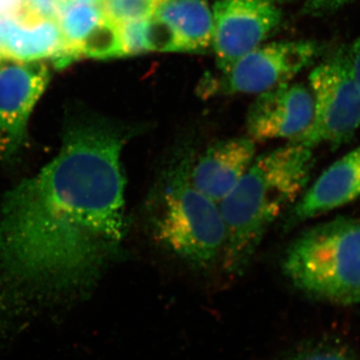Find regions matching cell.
<instances>
[{
    "label": "cell",
    "mask_w": 360,
    "mask_h": 360,
    "mask_svg": "<svg viewBox=\"0 0 360 360\" xmlns=\"http://www.w3.org/2000/svg\"><path fill=\"white\" fill-rule=\"evenodd\" d=\"M127 129L80 120L56 156L0 200V290L53 296L87 290L127 234Z\"/></svg>",
    "instance_id": "cell-1"
},
{
    "label": "cell",
    "mask_w": 360,
    "mask_h": 360,
    "mask_svg": "<svg viewBox=\"0 0 360 360\" xmlns=\"http://www.w3.org/2000/svg\"><path fill=\"white\" fill-rule=\"evenodd\" d=\"M314 167L311 148L288 143L255 158L243 179L219 203L225 227L224 269L240 274L270 225L304 191Z\"/></svg>",
    "instance_id": "cell-2"
},
{
    "label": "cell",
    "mask_w": 360,
    "mask_h": 360,
    "mask_svg": "<svg viewBox=\"0 0 360 360\" xmlns=\"http://www.w3.org/2000/svg\"><path fill=\"white\" fill-rule=\"evenodd\" d=\"M184 156L161 175L149 194L146 219L156 243L195 269H206L222 255L225 227L219 205L189 179Z\"/></svg>",
    "instance_id": "cell-3"
},
{
    "label": "cell",
    "mask_w": 360,
    "mask_h": 360,
    "mask_svg": "<svg viewBox=\"0 0 360 360\" xmlns=\"http://www.w3.org/2000/svg\"><path fill=\"white\" fill-rule=\"evenodd\" d=\"M284 274L305 295L360 302V219H338L303 232L286 251Z\"/></svg>",
    "instance_id": "cell-4"
},
{
    "label": "cell",
    "mask_w": 360,
    "mask_h": 360,
    "mask_svg": "<svg viewBox=\"0 0 360 360\" xmlns=\"http://www.w3.org/2000/svg\"><path fill=\"white\" fill-rule=\"evenodd\" d=\"M314 101V123L302 146L338 144L360 129V87L352 75L347 51H340L309 75Z\"/></svg>",
    "instance_id": "cell-5"
},
{
    "label": "cell",
    "mask_w": 360,
    "mask_h": 360,
    "mask_svg": "<svg viewBox=\"0 0 360 360\" xmlns=\"http://www.w3.org/2000/svg\"><path fill=\"white\" fill-rule=\"evenodd\" d=\"M321 47L309 40L272 42L260 45L220 70L219 77L205 80L202 96L260 94L290 82L300 71L314 63Z\"/></svg>",
    "instance_id": "cell-6"
},
{
    "label": "cell",
    "mask_w": 360,
    "mask_h": 360,
    "mask_svg": "<svg viewBox=\"0 0 360 360\" xmlns=\"http://www.w3.org/2000/svg\"><path fill=\"white\" fill-rule=\"evenodd\" d=\"M212 11V49L220 70L260 46L283 20L271 0H217Z\"/></svg>",
    "instance_id": "cell-7"
},
{
    "label": "cell",
    "mask_w": 360,
    "mask_h": 360,
    "mask_svg": "<svg viewBox=\"0 0 360 360\" xmlns=\"http://www.w3.org/2000/svg\"><path fill=\"white\" fill-rule=\"evenodd\" d=\"M49 80V68L39 60L0 59V161L20 153L30 113Z\"/></svg>",
    "instance_id": "cell-8"
},
{
    "label": "cell",
    "mask_w": 360,
    "mask_h": 360,
    "mask_svg": "<svg viewBox=\"0 0 360 360\" xmlns=\"http://www.w3.org/2000/svg\"><path fill=\"white\" fill-rule=\"evenodd\" d=\"M311 90L302 84H286L258 94L246 115L248 136L255 142L286 141L302 144L314 123Z\"/></svg>",
    "instance_id": "cell-9"
},
{
    "label": "cell",
    "mask_w": 360,
    "mask_h": 360,
    "mask_svg": "<svg viewBox=\"0 0 360 360\" xmlns=\"http://www.w3.org/2000/svg\"><path fill=\"white\" fill-rule=\"evenodd\" d=\"M257 142L248 137L222 139L189 160V179L200 193L219 205L257 158Z\"/></svg>",
    "instance_id": "cell-10"
},
{
    "label": "cell",
    "mask_w": 360,
    "mask_h": 360,
    "mask_svg": "<svg viewBox=\"0 0 360 360\" xmlns=\"http://www.w3.org/2000/svg\"><path fill=\"white\" fill-rule=\"evenodd\" d=\"M0 53L21 61L52 58L61 68L73 61L58 21L21 15L0 16Z\"/></svg>",
    "instance_id": "cell-11"
},
{
    "label": "cell",
    "mask_w": 360,
    "mask_h": 360,
    "mask_svg": "<svg viewBox=\"0 0 360 360\" xmlns=\"http://www.w3.org/2000/svg\"><path fill=\"white\" fill-rule=\"evenodd\" d=\"M360 196V146L336 160L315 180L300 201L290 219L303 221L347 205Z\"/></svg>",
    "instance_id": "cell-12"
},
{
    "label": "cell",
    "mask_w": 360,
    "mask_h": 360,
    "mask_svg": "<svg viewBox=\"0 0 360 360\" xmlns=\"http://www.w3.org/2000/svg\"><path fill=\"white\" fill-rule=\"evenodd\" d=\"M153 15L174 28L184 52L202 53L212 49V11L207 0H162Z\"/></svg>",
    "instance_id": "cell-13"
},
{
    "label": "cell",
    "mask_w": 360,
    "mask_h": 360,
    "mask_svg": "<svg viewBox=\"0 0 360 360\" xmlns=\"http://www.w3.org/2000/svg\"><path fill=\"white\" fill-rule=\"evenodd\" d=\"M104 18L101 6L70 1L59 18L58 23L66 49L73 60L79 58L78 49L85 37Z\"/></svg>",
    "instance_id": "cell-14"
},
{
    "label": "cell",
    "mask_w": 360,
    "mask_h": 360,
    "mask_svg": "<svg viewBox=\"0 0 360 360\" xmlns=\"http://www.w3.org/2000/svg\"><path fill=\"white\" fill-rule=\"evenodd\" d=\"M78 53L79 56L97 59L125 56L118 23L104 15L101 22L80 44Z\"/></svg>",
    "instance_id": "cell-15"
},
{
    "label": "cell",
    "mask_w": 360,
    "mask_h": 360,
    "mask_svg": "<svg viewBox=\"0 0 360 360\" xmlns=\"http://www.w3.org/2000/svg\"><path fill=\"white\" fill-rule=\"evenodd\" d=\"M160 4L158 0H103L101 8L108 20L122 23L150 18Z\"/></svg>",
    "instance_id": "cell-16"
},
{
    "label": "cell",
    "mask_w": 360,
    "mask_h": 360,
    "mask_svg": "<svg viewBox=\"0 0 360 360\" xmlns=\"http://www.w3.org/2000/svg\"><path fill=\"white\" fill-rule=\"evenodd\" d=\"M148 18L118 23L125 56H135L148 52L146 47V25Z\"/></svg>",
    "instance_id": "cell-17"
},
{
    "label": "cell",
    "mask_w": 360,
    "mask_h": 360,
    "mask_svg": "<svg viewBox=\"0 0 360 360\" xmlns=\"http://www.w3.org/2000/svg\"><path fill=\"white\" fill-rule=\"evenodd\" d=\"M71 0H25L21 16L58 21Z\"/></svg>",
    "instance_id": "cell-18"
},
{
    "label": "cell",
    "mask_w": 360,
    "mask_h": 360,
    "mask_svg": "<svg viewBox=\"0 0 360 360\" xmlns=\"http://www.w3.org/2000/svg\"><path fill=\"white\" fill-rule=\"evenodd\" d=\"M288 360H359L354 354L335 347V345H317V347L303 350L293 355Z\"/></svg>",
    "instance_id": "cell-19"
},
{
    "label": "cell",
    "mask_w": 360,
    "mask_h": 360,
    "mask_svg": "<svg viewBox=\"0 0 360 360\" xmlns=\"http://www.w3.org/2000/svg\"><path fill=\"white\" fill-rule=\"evenodd\" d=\"M354 0H307L302 6V14L309 16H323L335 13Z\"/></svg>",
    "instance_id": "cell-20"
},
{
    "label": "cell",
    "mask_w": 360,
    "mask_h": 360,
    "mask_svg": "<svg viewBox=\"0 0 360 360\" xmlns=\"http://www.w3.org/2000/svg\"><path fill=\"white\" fill-rule=\"evenodd\" d=\"M347 51L352 75L360 87V37L355 40L352 49Z\"/></svg>",
    "instance_id": "cell-21"
},
{
    "label": "cell",
    "mask_w": 360,
    "mask_h": 360,
    "mask_svg": "<svg viewBox=\"0 0 360 360\" xmlns=\"http://www.w3.org/2000/svg\"><path fill=\"white\" fill-rule=\"evenodd\" d=\"M25 0H0V16H18L22 13Z\"/></svg>",
    "instance_id": "cell-22"
},
{
    "label": "cell",
    "mask_w": 360,
    "mask_h": 360,
    "mask_svg": "<svg viewBox=\"0 0 360 360\" xmlns=\"http://www.w3.org/2000/svg\"><path fill=\"white\" fill-rule=\"evenodd\" d=\"M71 1L82 2V4H97V6H101L103 0H71Z\"/></svg>",
    "instance_id": "cell-23"
},
{
    "label": "cell",
    "mask_w": 360,
    "mask_h": 360,
    "mask_svg": "<svg viewBox=\"0 0 360 360\" xmlns=\"http://www.w3.org/2000/svg\"><path fill=\"white\" fill-rule=\"evenodd\" d=\"M271 1L276 2V4H281V2L285 1V0H271Z\"/></svg>",
    "instance_id": "cell-24"
},
{
    "label": "cell",
    "mask_w": 360,
    "mask_h": 360,
    "mask_svg": "<svg viewBox=\"0 0 360 360\" xmlns=\"http://www.w3.org/2000/svg\"><path fill=\"white\" fill-rule=\"evenodd\" d=\"M2 58H4V56H2L1 53H0V59H1Z\"/></svg>",
    "instance_id": "cell-25"
},
{
    "label": "cell",
    "mask_w": 360,
    "mask_h": 360,
    "mask_svg": "<svg viewBox=\"0 0 360 360\" xmlns=\"http://www.w3.org/2000/svg\"><path fill=\"white\" fill-rule=\"evenodd\" d=\"M158 1L161 2V1H162V0H158Z\"/></svg>",
    "instance_id": "cell-26"
}]
</instances>
